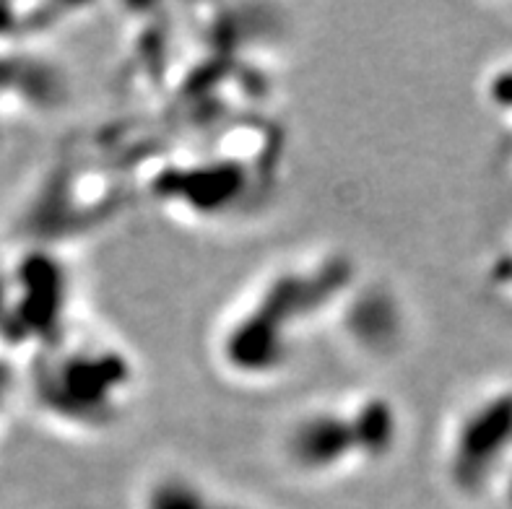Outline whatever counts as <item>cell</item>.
I'll return each mask as SVG.
<instances>
[{"label": "cell", "mask_w": 512, "mask_h": 509, "mask_svg": "<svg viewBox=\"0 0 512 509\" xmlns=\"http://www.w3.org/2000/svg\"><path fill=\"white\" fill-rule=\"evenodd\" d=\"M19 393V374L13 372V354L0 346V429L8 416V408Z\"/></svg>", "instance_id": "6"}, {"label": "cell", "mask_w": 512, "mask_h": 509, "mask_svg": "<svg viewBox=\"0 0 512 509\" xmlns=\"http://www.w3.org/2000/svg\"><path fill=\"white\" fill-rule=\"evenodd\" d=\"M401 416L377 393H349L302 411L281 434V455L307 478H341L383 463L396 450Z\"/></svg>", "instance_id": "3"}, {"label": "cell", "mask_w": 512, "mask_h": 509, "mask_svg": "<svg viewBox=\"0 0 512 509\" xmlns=\"http://www.w3.org/2000/svg\"><path fill=\"white\" fill-rule=\"evenodd\" d=\"M354 284V268L338 255L310 258L263 278L229 312L216 333V356L242 380H268L297 356L305 330L336 299L331 291Z\"/></svg>", "instance_id": "1"}, {"label": "cell", "mask_w": 512, "mask_h": 509, "mask_svg": "<svg viewBox=\"0 0 512 509\" xmlns=\"http://www.w3.org/2000/svg\"><path fill=\"white\" fill-rule=\"evenodd\" d=\"M37 63L21 47L0 45V130L58 99L60 78Z\"/></svg>", "instance_id": "5"}, {"label": "cell", "mask_w": 512, "mask_h": 509, "mask_svg": "<svg viewBox=\"0 0 512 509\" xmlns=\"http://www.w3.org/2000/svg\"><path fill=\"white\" fill-rule=\"evenodd\" d=\"M71 276L58 250L32 239L0 247V346L8 354L58 341L68 325Z\"/></svg>", "instance_id": "4"}, {"label": "cell", "mask_w": 512, "mask_h": 509, "mask_svg": "<svg viewBox=\"0 0 512 509\" xmlns=\"http://www.w3.org/2000/svg\"><path fill=\"white\" fill-rule=\"evenodd\" d=\"M32 390L47 419L91 432L117 424L136 393V372L117 343L65 330L34 356Z\"/></svg>", "instance_id": "2"}]
</instances>
